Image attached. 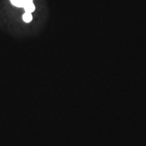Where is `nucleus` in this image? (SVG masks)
<instances>
[{"mask_svg": "<svg viewBox=\"0 0 146 146\" xmlns=\"http://www.w3.org/2000/svg\"><path fill=\"white\" fill-rule=\"evenodd\" d=\"M24 9L25 10V12H29L32 13L33 11L35 10V7L33 3V0H29L26 3V4L24 6Z\"/></svg>", "mask_w": 146, "mask_h": 146, "instance_id": "obj_1", "label": "nucleus"}, {"mask_svg": "<svg viewBox=\"0 0 146 146\" xmlns=\"http://www.w3.org/2000/svg\"><path fill=\"white\" fill-rule=\"evenodd\" d=\"M29 0H11V3L16 7H24Z\"/></svg>", "mask_w": 146, "mask_h": 146, "instance_id": "obj_2", "label": "nucleus"}, {"mask_svg": "<svg viewBox=\"0 0 146 146\" xmlns=\"http://www.w3.org/2000/svg\"><path fill=\"white\" fill-rule=\"evenodd\" d=\"M23 20H24L25 22H26V23H29V22L33 20V16H32L31 13H29V12H25V13L23 15Z\"/></svg>", "mask_w": 146, "mask_h": 146, "instance_id": "obj_3", "label": "nucleus"}]
</instances>
